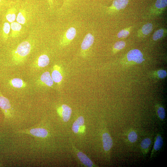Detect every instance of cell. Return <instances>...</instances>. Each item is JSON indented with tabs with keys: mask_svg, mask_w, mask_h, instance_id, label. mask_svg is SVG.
Masks as SVG:
<instances>
[{
	"mask_svg": "<svg viewBox=\"0 0 167 167\" xmlns=\"http://www.w3.org/2000/svg\"><path fill=\"white\" fill-rule=\"evenodd\" d=\"M32 47L29 41H24L18 45L12 52V60L16 64L22 62L30 53Z\"/></svg>",
	"mask_w": 167,
	"mask_h": 167,
	"instance_id": "1",
	"label": "cell"
},
{
	"mask_svg": "<svg viewBox=\"0 0 167 167\" xmlns=\"http://www.w3.org/2000/svg\"><path fill=\"white\" fill-rule=\"evenodd\" d=\"M167 5V0H157L150 9L148 17L153 18L160 15L166 9Z\"/></svg>",
	"mask_w": 167,
	"mask_h": 167,
	"instance_id": "2",
	"label": "cell"
},
{
	"mask_svg": "<svg viewBox=\"0 0 167 167\" xmlns=\"http://www.w3.org/2000/svg\"><path fill=\"white\" fill-rule=\"evenodd\" d=\"M94 40V36L91 33H88L85 36L81 46L80 53L82 57H86L89 49L93 43Z\"/></svg>",
	"mask_w": 167,
	"mask_h": 167,
	"instance_id": "3",
	"label": "cell"
},
{
	"mask_svg": "<svg viewBox=\"0 0 167 167\" xmlns=\"http://www.w3.org/2000/svg\"><path fill=\"white\" fill-rule=\"evenodd\" d=\"M0 107L5 118H8L12 116L11 105L9 100L4 96L0 91Z\"/></svg>",
	"mask_w": 167,
	"mask_h": 167,
	"instance_id": "4",
	"label": "cell"
},
{
	"mask_svg": "<svg viewBox=\"0 0 167 167\" xmlns=\"http://www.w3.org/2000/svg\"><path fill=\"white\" fill-rule=\"evenodd\" d=\"M128 0H114L110 6L107 7V12L112 14L124 9L127 5Z\"/></svg>",
	"mask_w": 167,
	"mask_h": 167,
	"instance_id": "5",
	"label": "cell"
},
{
	"mask_svg": "<svg viewBox=\"0 0 167 167\" xmlns=\"http://www.w3.org/2000/svg\"><path fill=\"white\" fill-rule=\"evenodd\" d=\"M76 33V29L70 27L65 32L60 41V45L64 47L68 45L75 37Z\"/></svg>",
	"mask_w": 167,
	"mask_h": 167,
	"instance_id": "6",
	"label": "cell"
},
{
	"mask_svg": "<svg viewBox=\"0 0 167 167\" xmlns=\"http://www.w3.org/2000/svg\"><path fill=\"white\" fill-rule=\"evenodd\" d=\"M18 132L42 138L46 137L48 134V131L46 129L41 128H35L30 129L20 130L18 131Z\"/></svg>",
	"mask_w": 167,
	"mask_h": 167,
	"instance_id": "7",
	"label": "cell"
},
{
	"mask_svg": "<svg viewBox=\"0 0 167 167\" xmlns=\"http://www.w3.org/2000/svg\"><path fill=\"white\" fill-rule=\"evenodd\" d=\"M127 60L137 64L142 63L143 61V55L139 49H135L130 50L126 55Z\"/></svg>",
	"mask_w": 167,
	"mask_h": 167,
	"instance_id": "8",
	"label": "cell"
},
{
	"mask_svg": "<svg viewBox=\"0 0 167 167\" xmlns=\"http://www.w3.org/2000/svg\"><path fill=\"white\" fill-rule=\"evenodd\" d=\"M51 76L54 82L59 85H61L63 79V72L59 66L57 65L54 66Z\"/></svg>",
	"mask_w": 167,
	"mask_h": 167,
	"instance_id": "9",
	"label": "cell"
},
{
	"mask_svg": "<svg viewBox=\"0 0 167 167\" xmlns=\"http://www.w3.org/2000/svg\"><path fill=\"white\" fill-rule=\"evenodd\" d=\"M58 111L61 114L64 122H67L69 120L72 113V109L70 107L63 104L58 109Z\"/></svg>",
	"mask_w": 167,
	"mask_h": 167,
	"instance_id": "10",
	"label": "cell"
},
{
	"mask_svg": "<svg viewBox=\"0 0 167 167\" xmlns=\"http://www.w3.org/2000/svg\"><path fill=\"white\" fill-rule=\"evenodd\" d=\"M103 147L105 151H109L112 148L113 143L112 139L109 134L105 132L102 135Z\"/></svg>",
	"mask_w": 167,
	"mask_h": 167,
	"instance_id": "11",
	"label": "cell"
},
{
	"mask_svg": "<svg viewBox=\"0 0 167 167\" xmlns=\"http://www.w3.org/2000/svg\"><path fill=\"white\" fill-rule=\"evenodd\" d=\"M27 13L25 5H22L21 7L19 8V12L16 18L17 22L21 24H24L27 20Z\"/></svg>",
	"mask_w": 167,
	"mask_h": 167,
	"instance_id": "12",
	"label": "cell"
},
{
	"mask_svg": "<svg viewBox=\"0 0 167 167\" xmlns=\"http://www.w3.org/2000/svg\"><path fill=\"white\" fill-rule=\"evenodd\" d=\"M163 144V140L161 134H158L155 139L153 148L152 150L150 158L153 157L156 152L162 148Z\"/></svg>",
	"mask_w": 167,
	"mask_h": 167,
	"instance_id": "13",
	"label": "cell"
},
{
	"mask_svg": "<svg viewBox=\"0 0 167 167\" xmlns=\"http://www.w3.org/2000/svg\"><path fill=\"white\" fill-rule=\"evenodd\" d=\"M40 80L42 84L49 87H51L54 84V81L48 71L45 72L42 74Z\"/></svg>",
	"mask_w": 167,
	"mask_h": 167,
	"instance_id": "14",
	"label": "cell"
},
{
	"mask_svg": "<svg viewBox=\"0 0 167 167\" xmlns=\"http://www.w3.org/2000/svg\"><path fill=\"white\" fill-rule=\"evenodd\" d=\"M153 30V25L151 23L144 24L138 32V35L140 37H144L149 34Z\"/></svg>",
	"mask_w": 167,
	"mask_h": 167,
	"instance_id": "15",
	"label": "cell"
},
{
	"mask_svg": "<svg viewBox=\"0 0 167 167\" xmlns=\"http://www.w3.org/2000/svg\"><path fill=\"white\" fill-rule=\"evenodd\" d=\"M10 26L11 29V36L13 38L18 37L22 29L21 24L17 22H13L11 23Z\"/></svg>",
	"mask_w": 167,
	"mask_h": 167,
	"instance_id": "16",
	"label": "cell"
},
{
	"mask_svg": "<svg viewBox=\"0 0 167 167\" xmlns=\"http://www.w3.org/2000/svg\"><path fill=\"white\" fill-rule=\"evenodd\" d=\"M16 6H13L8 9L6 13V18L8 22L11 23L15 20L16 18Z\"/></svg>",
	"mask_w": 167,
	"mask_h": 167,
	"instance_id": "17",
	"label": "cell"
},
{
	"mask_svg": "<svg viewBox=\"0 0 167 167\" xmlns=\"http://www.w3.org/2000/svg\"><path fill=\"white\" fill-rule=\"evenodd\" d=\"M151 143V140L149 138H145L141 142L140 148L143 155H145L148 153Z\"/></svg>",
	"mask_w": 167,
	"mask_h": 167,
	"instance_id": "18",
	"label": "cell"
},
{
	"mask_svg": "<svg viewBox=\"0 0 167 167\" xmlns=\"http://www.w3.org/2000/svg\"><path fill=\"white\" fill-rule=\"evenodd\" d=\"M49 63V59L45 54H43L38 57L37 60V64L39 67L42 68L47 66Z\"/></svg>",
	"mask_w": 167,
	"mask_h": 167,
	"instance_id": "19",
	"label": "cell"
},
{
	"mask_svg": "<svg viewBox=\"0 0 167 167\" xmlns=\"http://www.w3.org/2000/svg\"><path fill=\"white\" fill-rule=\"evenodd\" d=\"M77 155L78 158L84 165L88 167H92L93 163L91 160L84 153L81 152H79Z\"/></svg>",
	"mask_w": 167,
	"mask_h": 167,
	"instance_id": "20",
	"label": "cell"
},
{
	"mask_svg": "<svg viewBox=\"0 0 167 167\" xmlns=\"http://www.w3.org/2000/svg\"><path fill=\"white\" fill-rule=\"evenodd\" d=\"M167 29L165 28L159 29L153 33L152 39L154 41H157L165 37L167 35Z\"/></svg>",
	"mask_w": 167,
	"mask_h": 167,
	"instance_id": "21",
	"label": "cell"
},
{
	"mask_svg": "<svg viewBox=\"0 0 167 167\" xmlns=\"http://www.w3.org/2000/svg\"><path fill=\"white\" fill-rule=\"evenodd\" d=\"M10 83L13 87L18 88H23L26 86V83L19 78H14L11 79L10 81Z\"/></svg>",
	"mask_w": 167,
	"mask_h": 167,
	"instance_id": "22",
	"label": "cell"
},
{
	"mask_svg": "<svg viewBox=\"0 0 167 167\" xmlns=\"http://www.w3.org/2000/svg\"><path fill=\"white\" fill-rule=\"evenodd\" d=\"M84 119L83 116H81L78 117L72 125V130L75 133H78L79 128L84 124Z\"/></svg>",
	"mask_w": 167,
	"mask_h": 167,
	"instance_id": "23",
	"label": "cell"
},
{
	"mask_svg": "<svg viewBox=\"0 0 167 167\" xmlns=\"http://www.w3.org/2000/svg\"><path fill=\"white\" fill-rule=\"evenodd\" d=\"M10 29L11 26L7 22H5L3 25L2 32V36L4 40H6L8 39Z\"/></svg>",
	"mask_w": 167,
	"mask_h": 167,
	"instance_id": "24",
	"label": "cell"
},
{
	"mask_svg": "<svg viewBox=\"0 0 167 167\" xmlns=\"http://www.w3.org/2000/svg\"><path fill=\"white\" fill-rule=\"evenodd\" d=\"M125 41H117L114 44L113 47V52L116 53L117 51L123 49L125 46Z\"/></svg>",
	"mask_w": 167,
	"mask_h": 167,
	"instance_id": "25",
	"label": "cell"
},
{
	"mask_svg": "<svg viewBox=\"0 0 167 167\" xmlns=\"http://www.w3.org/2000/svg\"><path fill=\"white\" fill-rule=\"evenodd\" d=\"M131 28L130 27L120 31L117 34L118 38H125L127 37L130 34V30Z\"/></svg>",
	"mask_w": 167,
	"mask_h": 167,
	"instance_id": "26",
	"label": "cell"
},
{
	"mask_svg": "<svg viewBox=\"0 0 167 167\" xmlns=\"http://www.w3.org/2000/svg\"><path fill=\"white\" fill-rule=\"evenodd\" d=\"M127 137L128 140L131 143H134L137 140L138 135L135 131L131 130L128 133Z\"/></svg>",
	"mask_w": 167,
	"mask_h": 167,
	"instance_id": "27",
	"label": "cell"
},
{
	"mask_svg": "<svg viewBox=\"0 0 167 167\" xmlns=\"http://www.w3.org/2000/svg\"><path fill=\"white\" fill-rule=\"evenodd\" d=\"M157 115L161 120H164L165 117V112L164 108L161 106H159L157 109Z\"/></svg>",
	"mask_w": 167,
	"mask_h": 167,
	"instance_id": "28",
	"label": "cell"
},
{
	"mask_svg": "<svg viewBox=\"0 0 167 167\" xmlns=\"http://www.w3.org/2000/svg\"><path fill=\"white\" fill-rule=\"evenodd\" d=\"M157 73L158 77L160 78L163 79L167 76L166 71L164 70H160L158 71Z\"/></svg>",
	"mask_w": 167,
	"mask_h": 167,
	"instance_id": "29",
	"label": "cell"
},
{
	"mask_svg": "<svg viewBox=\"0 0 167 167\" xmlns=\"http://www.w3.org/2000/svg\"><path fill=\"white\" fill-rule=\"evenodd\" d=\"M12 3L11 2L6 1L5 0H0V6L4 5H10Z\"/></svg>",
	"mask_w": 167,
	"mask_h": 167,
	"instance_id": "30",
	"label": "cell"
},
{
	"mask_svg": "<svg viewBox=\"0 0 167 167\" xmlns=\"http://www.w3.org/2000/svg\"><path fill=\"white\" fill-rule=\"evenodd\" d=\"M49 4V6L50 7L51 9H52L53 8L54 2L53 0H47Z\"/></svg>",
	"mask_w": 167,
	"mask_h": 167,
	"instance_id": "31",
	"label": "cell"
},
{
	"mask_svg": "<svg viewBox=\"0 0 167 167\" xmlns=\"http://www.w3.org/2000/svg\"><path fill=\"white\" fill-rule=\"evenodd\" d=\"M71 0H65L62 6V7L66 6L69 3V2Z\"/></svg>",
	"mask_w": 167,
	"mask_h": 167,
	"instance_id": "32",
	"label": "cell"
}]
</instances>
